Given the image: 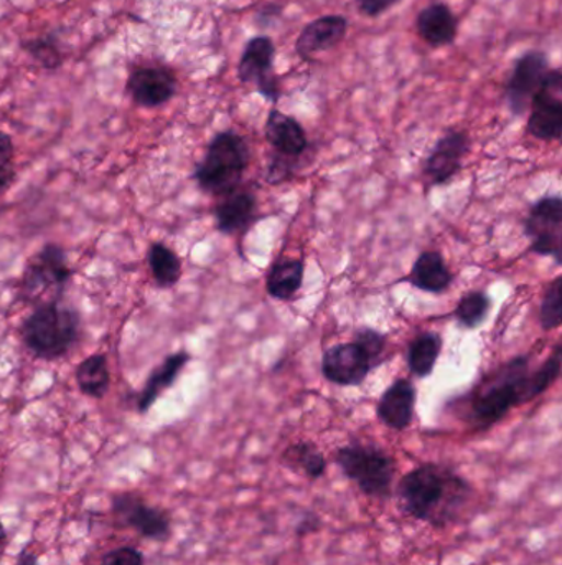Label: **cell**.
Wrapping results in <instances>:
<instances>
[{
  "label": "cell",
  "mask_w": 562,
  "mask_h": 565,
  "mask_svg": "<svg viewBox=\"0 0 562 565\" xmlns=\"http://www.w3.org/2000/svg\"><path fill=\"white\" fill-rule=\"evenodd\" d=\"M147 260L159 289H172L179 283L182 276V261L172 248L167 247L162 241H156L150 245Z\"/></svg>",
  "instance_id": "484cf974"
},
{
  "label": "cell",
  "mask_w": 562,
  "mask_h": 565,
  "mask_svg": "<svg viewBox=\"0 0 562 565\" xmlns=\"http://www.w3.org/2000/svg\"><path fill=\"white\" fill-rule=\"evenodd\" d=\"M74 377H77L78 387L88 397L103 398L110 391V369L103 354H93L84 359L78 365Z\"/></svg>",
  "instance_id": "d4e9b609"
},
{
  "label": "cell",
  "mask_w": 562,
  "mask_h": 565,
  "mask_svg": "<svg viewBox=\"0 0 562 565\" xmlns=\"http://www.w3.org/2000/svg\"><path fill=\"white\" fill-rule=\"evenodd\" d=\"M80 336V315L58 303L38 306L22 325V339L35 358L55 361L64 358Z\"/></svg>",
  "instance_id": "277c9868"
},
{
  "label": "cell",
  "mask_w": 562,
  "mask_h": 565,
  "mask_svg": "<svg viewBox=\"0 0 562 565\" xmlns=\"http://www.w3.org/2000/svg\"><path fill=\"white\" fill-rule=\"evenodd\" d=\"M348 22L342 15H325L310 22L296 42L297 54L310 58L320 52L336 47L345 38Z\"/></svg>",
  "instance_id": "e0dca14e"
},
{
  "label": "cell",
  "mask_w": 562,
  "mask_h": 565,
  "mask_svg": "<svg viewBox=\"0 0 562 565\" xmlns=\"http://www.w3.org/2000/svg\"><path fill=\"white\" fill-rule=\"evenodd\" d=\"M15 181V169L14 166H5L0 168V194H4Z\"/></svg>",
  "instance_id": "d590c367"
},
{
  "label": "cell",
  "mask_w": 562,
  "mask_h": 565,
  "mask_svg": "<svg viewBox=\"0 0 562 565\" xmlns=\"http://www.w3.org/2000/svg\"><path fill=\"white\" fill-rule=\"evenodd\" d=\"M539 321H541L544 331L558 329L562 321V278L558 276L552 281L549 289L546 290L544 298L541 303V312H539Z\"/></svg>",
  "instance_id": "f546056e"
},
{
  "label": "cell",
  "mask_w": 562,
  "mask_h": 565,
  "mask_svg": "<svg viewBox=\"0 0 562 565\" xmlns=\"http://www.w3.org/2000/svg\"><path fill=\"white\" fill-rule=\"evenodd\" d=\"M416 407V388L408 378H398L381 395L377 415L388 429L403 432L411 426Z\"/></svg>",
  "instance_id": "9a60e30c"
},
{
  "label": "cell",
  "mask_w": 562,
  "mask_h": 565,
  "mask_svg": "<svg viewBox=\"0 0 562 565\" xmlns=\"http://www.w3.org/2000/svg\"><path fill=\"white\" fill-rule=\"evenodd\" d=\"M443 351V338L437 332H421L408 348V365L417 378H426L433 374L437 359Z\"/></svg>",
  "instance_id": "603a6c76"
},
{
  "label": "cell",
  "mask_w": 562,
  "mask_h": 565,
  "mask_svg": "<svg viewBox=\"0 0 562 565\" xmlns=\"http://www.w3.org/2000/svg\"><path fill=\"white\" fill-rule=\"evenodd\" d=\"M526 237L531 250L541 257L562 261V201L559 195H546L529 208L525 221Z\"/></svg>",
  "instance_id": "52a82bcc"
},
{
  "label": "cell",
  "mask_w": 562,
  "mask_h": 565,
  "mask_svg": "<svg viewBox=\"0 0 562 565\" xmlns=\"http://www.w3.org/2000/svg\"><path fill=\"white\" fill-rule=\"evenodd\" d=\"M469 151V137L462 131L444 134L424 162V176L431 185L447 184L462 169L463 156Z\"/></svg>",
  "instance_id": "4fadbf2b"
},
{
  "label": "cell",
  "mask_w": 562,
  "mask_h": 565,
  "mask_svg": "<svg viewBox=\"0 0 562 565\" xmlns=\"http://www.w3.org/2000/svg\"><path fill=\"white\" fill-rule=\"evenodd\" d=\"M528 133L536 139L559 140L562 134V75L549 70L532 97Z\"/></svg>",
  "instance_id": "ba28073f"
},
{
  "label": "cell",
  "mask_w": 562,
  "mask_h": 565,
  "mask_svg": "<svg viewBox=\"0 0 562 565\" xmlns=\"http://www.w3.org/2000/svg\"><path fill=\"white\" fill-rule=\"evenodd\" d=\"M340 472L355 483L356 488L372 499H388L393 495L397 460L375 445L349 443L335 452Z\"/></svg>",
  "instance_id": "5b68a950"
},
{
  "label": "cell",
  "mask_w": 562,
  "mask_h": 565,
  "mask_svg": "<svg viewBox=\"0 0 562 565\" xmlns=\"http://www.w3.org/2000/svg\"><path fill=\"white\" fill-rule=\"evenodd\" d=\"M71 274L73 270L68 264L64 248L57 244H47L28 258L21 281V296L35 308L58 303Z\"/></svg>",
  "instance_id": "8992f818"
},
{
  "label": "cell",
  "mask_w": 562,
  "mask_h": 565,
  "mask_svg": "<svg viewBox=\"0 0 562 565\" xmlns=\"http://www.w3.org/2000/svg\"><path fill=\"white\" fill-rule=\"evenodd\" d=\"M372 369L368 355L355 341L332 346L322 355L323 377L342 387L362 385Z\"/></svg>",
  "instance_id": "8fae6325"
},
{
  "label": "cell",
  "mask_w": 562,
  "mask_h": 565,
  "mask_svg": "<svg viewBox=\"0 0 562 565\" xmlns=\"http://www.w3.org/2000/svg\"><path fill=\"white\" fill-rule=\"evenodd\" d=\"M302 260L277 261L267 274L266 289L271 298L287 302L302 289L303 281Z\"/></svg>",
  "instance_id": "7402d4cb"
},
{
  "label": "cell",
  "mask_w": 562,
  "mask_h": 565,
  "mask_svg": "<svg viewBox=\"0 0 562 565\" xmlns=\"http://www.w3.org/2000/svg\"><path fill=\"white\" fill-rule=\"evenodd\" d=\"M32 58L37 61L41 67L47 70H55L64 64V54H61L58 38L54 34L42 35V37L32 38L24 45Z\"/></svg>",
  "instance_id": "f1b7e54d"
},
{
  "label": "cell",
  "mask_w": 562,
  "mask_h": 565,
  "mask_svg": "<svg viewBox=\"0 0 562 565\" xmlns=\"http://www.w3.org/2000/svg\"><path fill=\"white\" fill-rule=\"evenodd\" d=\"M18 565H38L37 555L31 549H22L18 557Z\"/></svg>",
  "instance_id": "8d00e7d4"
},
{
  "label": "cell",
  "mask_w": 562,
  "mask_h": 565,
  "mask_svg": "<svg viewBox=\"0 0 562 565\" xmlns=\"http://www.w3.org/2000/svg\"><path fill=\"white\" fill-rule=\"evenodd\" d=\"M401 511L436 529L454 524L473 496V486L439 463H423L398 483Z\"/></svg>",
  "instance_id": "6da1fadb"
},
{
  "label": "cell",
  "mask_w": 562,
  "mask_h": 565,
  "mask_svg": "<svg viewBox=\"0 0 562 565\" xmlns=\"http://www.w3.org/2000/svg\"><path fill=\"white\" fill-rule=\"evenodd\" d=\"M12 159H14V143H12V137L0 131V168L11 166Z\"/></svg>",
  "instance_id": "e575fe53"
},
{
  "label": "cell",
  "mask_w": 562,
  "mask_h": 565,
  "mask_svg": "<svg viewBox=\"0 0 562 565\" xmlns=\"http://www.w3.org/2000/svg\"><path fill=\"white\" fill-rule=\"evenodd\" d=\"M8 539V532H5L4 524H2V521H0V544Z\"/></svg>",
  "instance_id": "74e56055"
},
{
  "label": "cell",
  "mask_w": 562,
  "mask_h": 565,
  "mask_svg": "<svg viewBox=\"0 0 562 565\" xmlns=\"http://www.w3.org/2000/svg\"><path fill=\"white\" fill-rule=\"evenodd\" d=\"M256 195L237 189L215 207L217 228L225 235L243 234L256 222Z\"/></svg>",
  "instance_id": "2e32d148"
},
{
  "label": "cell",
  "mask_w": 562,
  "mask_h": 565,
  "mask_svg": "<svg viewBox=\"0 0 562 565\" xmlns=\"http://www.w3.org/2000/svg\"><path fill=\"white\" fill-rule=\"evenodd\" d=\"M283 462L293 472L303 473L310 482L323 478L326 472L325 455L312 442H299L287 447Z\"/></svg>",
  "instance_id": "cb8c5ba5"
},
{
  "label": "cell",
  "mask_w": 562,
  "mask_h": 565,
  "mask_svg": "<svg viewBox=\"0 0 562 565\" xmlns=\"http://www.w3.org/2000/svg\"><path fill=\"white\" fill-rule=\"evenodd\" d=\"M548 71V55L542 52H528L516 61L515 70L506 84V100L515 116L528 110Z\"/></svg>",
  "instance_id": "7c38bea8"
},
{
  "label": "cell",
  "mask_w": 562,
  "mask_h": 565,
  "mask_svg": "<svg viewBox=\"0 0 562 565\" xmlns=\"http://www.w3.org/2000/svg\"><path fill=\"white\" fill-rule=\"evenodd\" d=\"M398 2H401V0H356V5H358V11L363 15L378 18V15L385 14V12L394 8Z\"/></svg>",
  "instance_id": "d6a6232c"
},
{
  "label": "cell",
  "mask_w": 562,
  "mask_h": 565,
  "mask_svg": "<svg viewBox=\"0 0 562 565\" xmlns=\"http://www.w3.org/2000/svg\"><path fill=\"white\" fill-rule=\"evenodd\" d=\"M561 346H555L552 354L536 369L535 372H529V395L531 400L548 391L552 384L559 378L561 374Z\"/></svg>",
  "instance_id": "83f0119b"
},
{
  "label": "cell",
  "mask_w": 562,
  "mask_h": 565,
  "mask_svg": "<svg viewBox=\"0 0 562 565\" xmlns=\"http://www.w3.org/2000/svg\"><path fill=\"white\" fill-rule=\"evenodd\" d=\"M101 565H144V554L134 547H117L106 552Z\"/></svg>",
  "instance_id": "1f68e13d"
},
{
  "label": "cell",
  "mask_w": 562,
  "mask_h": 565,
  "mask_svg": "<svg viewBox=\"0 0 562 565\" xmlns=\"http://www.w3.org/2000/svg\"><path fill=\"white\" fill-rule=\"evenodd\" d=\"M322 528V521H320L319 516L316 512H307L302 519H300L299 524H297V535L299 538H306V535L312 534V532L320 531Z\"/></svg>",
  "instance_id": "836d02e7"
},
{
  "label": "cell",
  "mask_w": 562,
  "mask_h": 565,
  "mask_svg": "<svg viewBox=\"0 0 562 565\" xmlns=\"http://www.w3.org/2000/svg\"><path fill=\"white\" fill-rule=\"evenodd\" d=\"M113 512L121 526L134 529L142 538L165 541L172 532L169 512L147 505L136 493H121L114 496Z\"/></svg>",
  "instance_id": "9c48e42d"
},
{
  "label": "cell",
  "mask_w": 562,
  "mask_h": 565,
  "mask_svg": "<svg viewBox=\"0 0 562 565\" xmlns=\"http://www.w3.org/2000/svg\"><path fill=\"white\" fill-rule=\"evenodd\" d=\"M274 44L269 37L251 38L238 67L243 83H254L266 100L276 103L280 97L279 80L274 75Z\"/></svg>",
  "instance_id": "30bf717a"
},
{
  "label": "cell",
  "mask_w": 562,
  "mask_h": 565,
  "mask_svg": "<svg viewBox=\"0 0 562 565\" xmlns=\"http://www.w3.org/2000/svg\"><path fill=\"white\" fill-rule=\"evenodd\" d=\"M266 139L280 156L297 158L307 149V136L299 121L273 110L266 121Z\"/></svg>",
  "instance_id": "ac0fdd59"
},
{
  "label": "cell",
  "mask_w": 562,
  "mask_h": 565,
  "mask_svg": "<svg viewBox=\"0 0 562 565\" xmlns=\"http://www.w3.org/2000/svg\"><path fill=\"white\" fill-rule=\"evenodd\" d=\"M492 302L483 292H470L460 298L456 306V319L463 328L475 329L485 321L489 316Z\"/></svg>",
  "instance_id": "4316f807"
},
{
  "label": "cell",
  "mask_w": 562,
  "mask_h": 565,
  "mask_svg": "<svg viewBox=\"0 0 562 565\" xmlns=\"http://www.w3.org/2000/svg\"><path fill=\"white\" fill-rule=\"evenodd\" d=\"M469 398L470 423L480 430L498 423L516 405L531 402L529 355H518L485 375Z\"/></svg>",
  "instance_id": "7a4b0ae2"
},
{
  "label": "cell",
  "mask_w": 562,
  "mask_h": 565,
  "mask_svg": "<svg viewBox=\"0 0 562 565\" xmlns=\"http://www.w3.org/2000/svg\"><path fill=\"white\" fill-rule=\"evenodd\" d=\"M408 281L421 292L439 295L449 289L452 283V273L447 268L443 255L439 251L429 250L421 253L414 261Z\"/></svg>",
  "instance_id": "ffe728a7"
},
{
  "label": "cell",
  "mask_w": 562,
  "mask_h": 565,
  "mask_svg": "<svg viewBox=\"0 0 562 565\" xmlns=\"http://www.w3.org/2000/svg\"><path fill=\"white\" fill-rule=\"evenodd\" d=\"M355 342L366 352L369 361H371L372 368H377V365L381 364L385 351H387V336L371 328H362L359 331H356Z\"/></svg>",
  "instance_id": "4dcf8cb0"
},
{
  "label": "cell",
  "mask_w": 562,
  "mask_h": 565,
  "mask_svg": "<svg viewBox=\"0 0 562 565\" xmlns=\"http://www.w3.org/2000/svg\"><path fill=\"white\" fill-rule=\"evenodd\" d=\"M416 29L431 47H446L456 41L457 19L449 5L434 2L417 15Z\"/></svg>",
  "instance_id": "d6986e66"
},
{
  "label": "cell",
  "mask_w": 562,
  "mask_h": 565,
  "mask_svg": "<svg viewBox=\"0 0 562 565\" xmlns=\"http://www.w3.org/2000/svg\"><path fill=\"white\" fill-rule=\"evenodd\" d=\"M127 93L139 106H162L175 97V75L165 67L136 68L127 78Z\"/></svg>",
  "instance_id": "5bb4252c"
},
{
  "label": "cell",
  "mask_w": 562,
  "mask_h": 565,
  "mask_svg": "<svg viewBox=\"0 0 562 565\" xmlns=\"http://www.w3.org/2000/svg\"><path fill=\"white\" fill-rule=\"evenodd\" d=\"M191 361V354L185 351L175 352V354L169 355L156 371L150 374L147 378L146 387H144L142 394H140L139 402H137V408L140 414H146L149 408L156 404L157 398L172 387L173 382L179 378L180 372Z\"/></svg>",
  "instance_id": "44dd1931"
},
{
  "label": "cell",
  "mask_w": 562,
  "mask_h": 565,
  "mask_svg": "<svg viewBox=\"0 0 562 565\" xmlns=\"http://www.w3.org/2000/svg\"><path fill=\"white\" fill-rule=\"evenodd\" d=\"M248 166L246 139L234 131H223L210 140L205 158L195 168L194 179L202 191L223 197L240 188Z\"/></svg>",
  "instance_id": "3957f363"
}]
</instances>
